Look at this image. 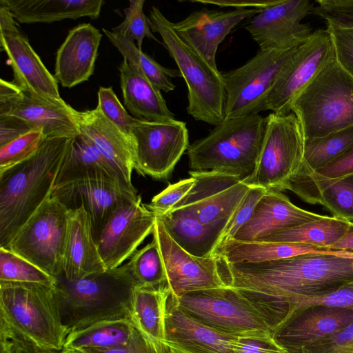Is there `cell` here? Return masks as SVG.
I'll use <instances>...</instances> for the list:
<instances>
[{"label":"cell","mask_w":353,"mask_h":353,"mask_svg":"<svg viewBox=\"0 0 353 353\" xmlns=\"http://www.w3.org/2000/svg\"><path fill=\"white\" fill-rule=\"evenodd\" d=\"M150 20L153 32L176 63L188 88V113L195 120L216 126L224 120L225 84L222 73L212 67L176 33L173 22L152 6Z\"/></svg>","instance_id":"cell-6"},{"label":"cell","mask_w":353,"mask_h":353,"mask_svg":"<svg viewBox=\"0 0 353 353\" xmlns=\"http://www.w3.org/2000/svg\"><path fill=\"white\" fill-rule=\"evenodd\" d=\"M105 270L88 214L82 207L70 210L61 274L77 280Z\"/></svg>","instance_id":"cell-27"},{"label":"cell","mask_w":353,"mask_h":353,"mask_svg":"<svg viewBox=\"0 0 353 353\" xmlns=\"http://www.w3.org/2000/svg\"><path fill=\"white\" fill-rule=\"evenodd\" d=\"M74 137L46 138L31 157L0 174V248L51 197Z\"/></svg>","instance_id":"cell-2"},{"label":"cell","mask_w":353,"mask_h":353,"mask_svg":"<svg viewBox=\"0 0 353 353\" xmlns=\"http://www.w3.org/2000/svg\"><path fill=\"white\" fill-rule=\"evenodd\" d=\"M352 266H353V263H352Z\"/></svg>","instance_id":"cell-62"},{"label":"cell","mask_w":353,"mask_h":353,"mask_svg":"<svg viewBox=\"0 0 353 353\" xmlns=\"http://www.w3.org/2000/svg\"><path fill=\"white\" fill-rule=\"evenodd\" d=\"M77 121L79 133L86 137L125 183L132 185L134 157L131 140L97 108L78 111Z\"/></svg>","instance_id":"cell-26"},{"label":"cell","mask_w":353,"mask_h":353,"mask_svg":"<svg viewBox=\"0 0 353 353\" xmlns=\"http://www.w3.org/2000/svg\"><path fill=\"white\" fill-rule=\"evenodd\" d=\"M309 0H278L250 18L245 29L261 50H289L310 37L311 28L301 21L313 10Z\"/></svg>","instance_id":"cell-19"},{"label":"cell","mask_w":353,"mask_h":353,"mask_svg":"<svg viewBox=\"0 0 353 353\" xmlns=\"http://www.w3.org/2000/svg\"><path fill=\"white\" fill-rule=\"evenodd\" d=\"M0 45L8 57L13 82L23 91L52 101H63L58 81L46 68L9 9L0 5Z\"/></svg>","instance_id":"cell-15"},{"label":"cell","mask_w":353,"mask_h":353,"mask_svg":"<svg viewBox=\"0 0 353 353\" xmlns=\"http://www.w3.org/2000/svg\"><path fill=\"white\" fill-rule=\"evenodd\" d=\"M103 0H0L21 23H52L66 19L99 17Z\"/></svg>","instance_id":"cell-29"},{"label":"cell","mask_w":353,"mask_h":353,"mask_svg":"<svg viewBox=\"0 0 353 353\" xmlns=\"http://www.w3.org/2000/svg\"><path fill=\"white\" fill-rule=\"evenodd\" d=\"M137 329L130 319L96 323L71 330L66 336L64 348L105 349L123 345Z\"/></svg>","instance_id":"cell-36"},{"label":"cell","mask_w":353,"mask_h":353,"mask_svg":"<svg viewBox=\"0 0 353 353\" xmlns=\"http://www.w3.org/2000/svg\"><path fill=\"white\" fill-rule=\"evenodd\" d=\"M171 347L154 341L138 327L128 342L123 345L105 349L81 350L85 353H170Z\"/></svg>","instance_id":"cell-46"},{"label":"cell","mask_w":353,"mask_h":353,"mask_svg":"<svg viewBox=\"0 0 353 353\" xmlns=\"http://www.w3.org/2000/svg\"><path fill=\"white\" fill-rule=\"evenodd\" d=\"M170 237L184 250L198 257L215 256L222 232L201 222L181 208L156 216Z\"/></svg>","instance_id":"cell-31"},{"label":"cell","mask_w":353,"mask_h":353,"mask_svg":"<svg viewBox=\"0 0 353 353\" xmlns=\"http://www.w3.org/2000/svg\"><path fill=\"white\" fill-rule=\"evenodd\" d=\"M339 24L343 28H353V0H345L341 6Z\"/></svg>","instance_id":"cell-54"},{"label":"cell","mask_w":353,"mask_h":353,"mask_svg":"<svg viewBox=\"0 0 353 353\" xmlns=\"http://www.w3.org/2000/svg\"><path fill=\"white\" fill-rule=\"evenodd\" d=\"M119 70L123 103L133 117L148 121L175 119L161 91L137 68L123 59Z\"/></svg>","instance_id":"cell-28"},{"label":"cell","mask_w":353,"mask_h":353,"mask_svg":"<svg viewBox=\"0 0 353 353\" xmlns=\"http://www.w3.org/2000/svg\"><path fill=\"white\" fill-rule=\"evenodd\" d=\"M266 119L265 136L256 167L241 182L250 188L281 191L301 168L304 139L293 112H272Z\"/></svg>","instance_id":"cell-9"},{"label":"cell","mask_w":353,"mask_h":353,"mask_svg":"<svg viewBox=\"0 0 353 353\" xmlns=\"http://www.w3.org/2000/svg\"><path fill=\"white\" fill-rule=\"evenodd\" d=\"M102 34L90 23L72 29L59 48L54 77L64 88L86 81L92 75Z\"/></svg>","instance_id":"cell-24"},{"label":"cell","mask_w":353,"mask_h":353,"mask_svg":"<svg viewBox=\"0 0 353 353\" xmlns=\"http://www.w3.org/2000/svg\"><path fill=\"white\" fill-rule=\"evenodd\" d=\"M108 40L129 63L137 68L160 91L169 92L175 88L171 78L181 77L179 70L167 68L140 50L128 37L103 28Z\"/></svg>","instance_id":"cell-37"},{"label":"cell","mask_w":353,"mask_h":353,"mask_svg":"<svg viewBox=\"0 0 353 353\" xmlns=\"http://www.w3.org/2000/svg\"><path fill=\"white\" fill-rule=\"evenodd\" d=\"M36 130L38 129L21 119L10 115H0V147Z\"/></svg>","instance_id":"cell-52"},{"label":"cell","mask_w":353,"mask_h":353,"mask_svg":"<svg viewBox=\"0 0 353 353\" xmlns=\"http://www.w3.org/2000/svg\"><path fill=\"white\" fill-rule=\"evenodd\" d=\"M62 353H85V352L81 350L64 348L62 350Z\"/></svg>","instance_id":"cell-57"},{"label":"cell","mask_w":353,"mask_h":353,"mask_svg":"<svg viewBox=\"0 0 353 353\" xmlns=\"http://www.w3.org/2000/svg\"><path fill=\"white\" fill-rule=\"evenodd\" d=\"M260 10L249 8L224 11L202 8L173 23V27L188 45L212 67L217 68L216 55L221 43L237 24Z\"/></svg>","instance_id":"cell-22"},{"label":"cell","mask_w":353,"mask_h":353,"mask_svg":"<svg viewBox=\"0 0 353 353\" xmlns=\"http://www.w3.org/2000/svg\"><path fill=\"white\" fill-rule=\"evenodd\" d=\"M343 252L303 243L230 239L219 248L215 256L225 262L237 263L271 261L310 254H340Z\"/></svg>","instance_id":"cell-30"},{"label":"cell","mask_w":353,"mask_h":353,"mask_svg":"<svg viewBox=\"0 0 353 353\" xmlns=\"http://www.w3.org/2000/svg\"><path fill=\"white\" fill-rule=\"evenodd\" d=\"M233 353H285L270 332L237 336L232 345Z\"/></svg>","instance_id":"cell-50"},{"label":"cell","mask_w":353,"mask_h":353,"mask_svg":"<svg viewBox=\"0 0 353 353\" xmlns=\"http://www.w3.org/2000/svg\"><path fill=\"white\" fill-rule=\"evenodd\" d=\"M323 216L297 207L281 191L268 190L248 221L232 239L256 241L274 231L317 220Z\"/></svg>","instance_id":"cell-25"},{"label":"cell","mask_w":353,"mask_h":353,"mask_svg":"<svg viewBox=\"0 0 353 353\" xmlns=\"http://www.w3.org/2000/svg\"><path fill=\"white\" fill-rule=\"evenodd\" d=\"M152 234L161 254L168 285L176 296L226 286L216 256L198 257L190 254L170 237L157 217Z\"/></svg>","instance_id":"cell-18"},{"label":"cell","mask_w":353,"mask_h":353,"mask_svg":"<svg viewBox=\"0 0 353 353\" xmlns=\"http://www.w3.org/2000/svg\"><path fill=\"white\" fill-rule=\"evenodd\" d=\"M170 353H186V352H183L182 350H180L179 349H176V348L171 347V350H170Z\"/></svg>","instance_id":"cell-59"},{"label":"cell","mask_w":353,"mask_h":353,"mask_svg":"<svg viewBox=\"0 0 353 353\" xmlns=\"http://www.w3.org/2000/svg\"><path fill=\"white\" fill-rule=\"evenodd\" d=\"M134 169L143 176L165 180L188 150V130L176 119L148 121L137 119L131 130Z\"/></svg>","instance_id":"cell-12"},{"label":"cell","mask_w":353,"mask_h":353,"mask_svg":"<svg viewBox=\"0 0 353 353\" xmlns=\"http://www.w3.org/2000/svg\"><path fill=\"white\" fill-rule=\"evenodd\" d=\"M330 249L353 253V223L350 224L344 236Z\"/></svg>","instance_id":"cell-56"},{"label":"cell","mask_w":353,"mask_h":353,"mask_svg":"<svg viewBox=\"0 0 353 353\" xmlns=\"http://www.w3.org/2000/svg\"><path fill=\"white\" fill-rule=\"evenodd\" d=\"M77 114L64 101L46 100L23 91L13 81L0 80V115L21 119L42 130L46 138L76 137Z\"/></svg>","instance_id":"cell-17"},{"label":"cell","mask_w":353,"mask_h":353,"mask_svg":"<svg viewBox=\"0 0 353 353\" xmlns=\"http://www.w3.org/2000/svg\"><path fill=\"white\" fill-rule=\"evenodd\" d=\"M266 190L258 187L249 189L223 230L219 248L226 241L233 239L238 231L248 221L256 204Z\"/></svg>","instance_id":"cell-45"},{"label":"cell","mask_w":353,"mask_h":353,"mask_svg":"<svg viewBox=\"0 0 353 353\" xmlns=\"http://www.w3.org/2000/svg\"><path fill=\"white\" fill-rule=\"evenodd\" d=\"M54 287L0 282V325L40 350L62 351L68 332L59 316Z\"/></svg>","instance_id":"cell-5"},{"label":"cell","mask_w":353,"mask_h":353,"mask_svg":"<svg viewBox=\"0 0 353 353\" xmlns=\"http://www.w3.org/2000/svg\"><path fill=\"white\" fill-rule=\"evenodd\" d=\"M348 348H353V322L296 353H336Z\"/></svg>","instance_id":"cell-51"},{"label":"cell","mask_w":353,"mask_h":353,"mask_svg":"<svg viewBox=\"0 0 353 353\" xmlns=\"http://www.w3.org/2000/svg\"><path fill=\"white\" fill-rule=\"evenodd\" d=\"M350 224L334 216H323L317 220L274 231L256 241L303 243L330 249L344 236Z\"/></svg>","instance_id":"cell-35"},{"label":"cell","mask_w":353,"mask_h":353,"mask_svg":"<svg viewBox=\"0 0 353 353\" xmlns=\"http://www.w3.org/2000/svg\"><path fill=\"white\" fill-rule=\"evenodd\" d=\"M285 353H290V352H286V351H285Z\"/></svg>","instance_id":"cell-61"},{"label":"cell","mask_w":353,"mask_h":353,"mask_svg":"<svg viewBox=\"0 0 353 353\" xmlns=\"http://www.w3.org/2000/svg\"><path fill=\"white\" fill-rule=\"evenodd\" d=\"M236 337L191 316L170 292L165 310V343L169 346L186 353H233Z\"/></svg>","instance_id":"cell-23"},{"label":"cell","mask_w":353,"mask_h":353,"mask_svg":"<svg viewBox=\"0 0 353 353\" xmlns=\"http://www.w3.org/2000/svg\"><path fill=\"white\" fill-rule=\"evenodd\" d=\"M70 210L51 196L32 214L6 248L50 275L63 273Z\"/></svg>","instance_id":"cell-10"},{"label":"cell","mask_w":353,"mask_h":353,"mask_svg":"<svg viewBox=\"0 0 353 353\" xmlns=\"http://www.w3.org/2000/svg\"><path fill=\"white\" fill-rule=\"evenodd\" d=\"M353 145V126L326 136L304 141L303 161L296 176L314 172Z\"/></svg>","instance_id":"cell-38"},{"label":"cell","mask_w":353,"mask_h":353,"mask_svg":"<svg viewBox=\"0 0 353 353\" xmlns=\"http://www.w3.org/2000/svg\"><path fill=\"white\" fill-rule=\"evenodd\" d=\"M266 124V117L259 114L224 119L189 145L190 170L219 172L241 179L249 176L256 167Z\"/></svg>","instance_id":"cell-4"},{"label":"cell","mask_w":353,"mask_h":353,"mask_svg":"<svg viewBox=\"0 0 353 353\" xmlns=\"http://www.w3.org/2000/svg\"><path fill=\"white\" fill-rule=\"evenodd\" d=\"M144 3L145 0H131L124 9L125 19L112 28V31L134 41L140 50L145 37L160 42L153 34L150 19L143 12Z\"/></svg>","instance_id":"cell-42"},{"label":"cell","mask_w":353,"mask_h":353,"mask_svg":"<svg viewBox=\"0 0 353 353\" xmlns=\"http://www.w3.org/2000/svg\"><path fill=\"white\" fill-rule=\"evenodd\" d=\"M56 197L68 210L83 208L88 214L96 242L113 212L123 203L138 197L133 185L102 179L68 183L53 190Z\"/></svg>","instance_id":"cell-20"},{"label":"cell","mask_w":353,"mask_h":353,"mask_svg":"<svg viewBox=\"0 0 353 353\" xmlns=\"http://www.w3.org/2000/svg\"><path fill=\"white\" fill-rule=\"evenodd\" d=\"M32 347L23 345L13 341H4L0 343V353H38Z\"/></svg>","instance_id":"cell-55"},{"label":"cell","mask_w":353,"mask_h":353,"mask_svg":"<svg viewBox=\"0 0 353 353\" xmlns=\"http://www.w3.org/2000/svg\"><path fill=\"white\" fill-rule=\"evenodd\" d=\"M297 48L259 49L244 65L222 73L225 91L224 119L262 112L268 92Z\"/></svg>","instance_id":"cell-11"},{"label":"cell","mask_w":353,"mask_h":353,"mask_svg":"<svg viewBox=\"0 0 353 353\" xmlns=\"http://www.w3.org/2000/svg\"><path fill=\"white\" fill-rule=\"evenodd\" d=\"M194 179L190 176L177 183L170 184L165 189L154 196L145 206L156 216L163 215L172 210L191 190Z\"/></svg>","instance_id":"cell-47"},{"label":"cell","mask_w":353,"mask_h":353,"mask_svg":"<svg viewBox=\"0 0 353 353\" xmlns=\"http://www.w3.org/2000/svg\"><path fill=\"white\" fill-rule=\"evenodd\" d=\"M304 141L353 126V77L330 61L294 99Z\"/></svg>","instance_id":"cell-7"},{"label":"cell","mask_w":353,"mask_h":353,"mask_svg":"<svg viewBox=\"0 0 353 353\" xmlns=\"http://www.w3.org/2000/svg\"><path fill=\"white\" fill-rule=\"evenodd\" d=\"M127 264L139 288H158L168 284L161 254L154 239L137 250Z\"/></svg>","instance_id":"cell-39"},{"label":"cell","mask_w":353,"mask_h":353,"mask_svg":"<svg viewBox=\"0 0 353 353\" xmlns=\"http://www.w3.org/2000/svg\"><path fill=\"white\" fill-rule=\"evenodd\" d=\"M334 59L333 44L327 29L312 32L299 46L283 68L268 92L263 111L279 114L291 112V105L299 92Z\"/></svg>","instance_id":"cell-13"},{"label":"cell","mask_w":353,"mask_h":353,"mask_svg":"<svg viewBox=\"0 0 353 353\" xmlns=\"http://www.w3.org/2000/svg\"><path fill=\"white\" fill-rule=\"evenodd\" d=\"M312 305L353 310V283L327 294L299 297L291 301L287 305L288 316L298 308Z\"/></svg>","instance_id":"cell-44"},{"label":"cell","mask_w":353,"mask_h":353,"mask_svg":"<svg viewBox=\"0 0 353 353\" xmlns=\"http://www.w3.org/2000/svg\"><path fill=\"white\" fill-rule=\"evenodd\" d=\"M38 353H62V351L41 350Z\"/></svg>","instance_id":"cell-60"},{"label":"cell","mask_w":353,"mask_h":353,"mask_svg":"<svg viewBox=\"0 0 353 353\" xmlns=\"http://www.w3.org/2000/svg\"><path fill=\"white\" fill-rule=\"evenodd\" d=\"M192 3L213 4L221 8L234 9H265L275 4L278 0H194Z\"/></svg>","instance_id":"cell-53"},{"label":"cell","mask_w":353,"mask_h":353,"mask_svg":"<svg viewBox=\"0 0 353 353\" xmlns=\"http://www.w3.org/2000/svg\"><path fill=\"white\" fill-rule=\"evenodd\" d=\"M97 108L122 133L130 139L131 130L137 119L130 116L112 87L101 86L98 90Z\"/></svg>","instance_id":"cell-43"},{"label":"cell","mask_w":353,"mask_h":353,"mask_svg":"<svg viewBox=\"0 0 353 353\" xmlns=\"http://www.w3.org/2000/svg\"><path fill=\"white\" fill-rule=\"evenodd\" d=\"M46 139L43 130H32L0 147V174L31 157Z\"/></svg>","instance_id":"cell-41"},{"label":"cell","mask_w":353,"mask_h":353,"mask_svg":"<svg viewBox=\"0 0 353 353\" xmlns=\"http://www.w3.org/2000/svg\"><path fill=\"white\" fill-rule=\"evenodd\" d=\"M97 179L121 181L128 184L86 137L79 133L74 138L65 155L55 180L53 190L75 181Z\"/></svg>","instance_id":"cell-33"},{"label":"cell","mask_w":353,"mask_h":353,"mask_svg":"<svg viewBox=\"0 0 353 353\" xmlns=\"http://www.w3.org/2000/svg\"><path fill=\"white\" fill-rule=\"evenodd\" d=\"M353 322V310L312 305L292 312L273 331L274 341L296 353Z\"/></svg>","instance_id":"cell-21"},{"label":"cell","mask_w":353,"mask_h":353,"mask_svg":"<svg viewBox=\"0 0 353 353\" xmlns=\"http://www.w3.org/2000/svg\"><path fill=\"white\" fill-rule=\"evenodd\" d=\"M139 285L127 263L77 280L56 276L54 293L59 316L68 332L96 323L131 319Z\"/></svg>","instance_id":"cell-3"},{"label":"cell","mask_w":353,"mask_h":353,"mask_svg":"<svg viewBox=\"0 0 353 353\" xmlns=\"http://www.w3.org/2000/svg\"><path fill=\"white\" fill-rule=\"evenodd\" d=\"M0 282L38 283L54 287L56 277L15 253L0 248Z\"/></svg>","instance_id":"cell-40"},{"label":"cell","mask_w":353,"mask_h":353,"mask_svg":"<svg viewBox=\"0 0 353 353\" xmlns=\"http://www.w3.org/2000/svg\"><path fill=\"white\" fill-rule=\"evenodd\" d=\"M156 215L141 202V197L119 206L103 228L97 241L107 270L122 265L138 246L152 233Z\"/></svg>","instance_id":"cell-16"},{"label":"cell","mask_w":353,"mask_h":353,"mask_svg":"<svg viewBox=\"0 0 353 353\" xmlns=\"http://www.w3.org/2000/svg\"><path fill=\"white\" fill-rule=\"evenodd\" d=\"M170 292L168 284L137 288L134 292L131 320L141 332L159 343H165V310Z\"/></svg>","instance_id":"cell-34"},{"label":"cell","mask_w":353,"mask_h":353,"mask_svg":"<svg viewBox=\"0 0 353 353\" xmlns=\"http://www.w3.org/2000/svg\"><path fill=\"white\" fill-rule=\"evenodd\" d=\"M352 174L353 145L312 174L305 176H296L292 180H333Z\"/></svg>","instance_id":"cell-49"},{"label":"cell","mask_w":353,"mask_h":353,"mask_svg":"<svg viewBox=\"0 0 353 353\" xmlns=\"http://www.w3.org/2000/svg\"><path fill=\"white\" fill-rule=\"evenodd\" d=\"M227 286L263 307L277 326L291 301L332 292L353 283V253L310 254L259 263H229L219 258Z\"/></svg>","instance_id":"cell-1"},{"label":"cell","mask_w":353,"mask_h":353,"mask_svg":"<svg viewBox=\"0 0 353 353\" xmlns=\"http://www.w3.org/2000/svg\"><path fill=\"white\" fill-rule=\"evenodd\" d=\"M336 353H353V348L344 349L337 352Z\"/></svg>","instance_id":"cell-58"},{"label":"cell","mask_w":353,"mask_h":353,"mask_svg":"<svg viewBox=\"0 0 353 353\" xmlns=\"http://www.w3.org/2000/svg\"><path fill=\"white\" fill-rule=\"evenodd\" d=\"M194 183L172 209L181 208L222 232L250 188L241 179L214 172H189Z\"/></svg>","instance_id":"cell-14"},{"label":"cell","mask_w":353,"mask_h":353,"mask_svg":"<svg viewBox=\"0 0 353 353\" xmlns=\"http://www.w3.org/2000/svg\"><path fill=\"white\" fill-rule=\"evenodd\" d=\"M285 190L307 203L323 205L332 216L353 223V174L333 180H292Z\"/></svg>","instance_id":"cell-32"},{"label":"cell","mask_w":353,"mask_h":353,"mask_svg":"<svg viewBox=\"0 0 353 353\" xmlns=\"http://www.w3.org/2000/svg\"><path fill=\"white\" fill-rule=\"evenodd\" d=\"M337 63L353 77V28L327 24Z\"/></svg>","instance_id":"cell-48"},{"label":"cell","mask_w":353,"mask_h":353,"mask_svg":"<svg viewBox=\"0 0 353 353\" xmlns=\"http://www.w3.org/2000/svg\"><path fill=\"white\" fill-rule=\"evenodd\" d=\"M177 299L179 305L191 316L231 335L272 334L277 326L263 308L227 285L192 292Z\"/></svg>","instance_id":"cell-8"}]
</instances>
